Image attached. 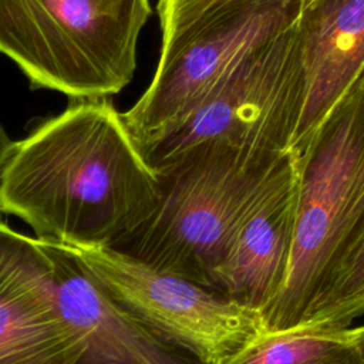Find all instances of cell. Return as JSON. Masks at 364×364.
<instances>
[{
  "label": "cell",
  "mask_w": 364,
  "mask_h": 364,
  "mask_svg": "<svg viewBox=\"0 0 364 364\" xmlns=\"http://www.w3.org/2000/svg\"><path fill=\"white\" fill-rule=\"evenodd\" d=\"M158 199L155 172L107 98L77 100L14 142L0 179L1 213L73 247L114 246Z\"/></svg>",
  "instance_id": "cell-1"
},
{
  "label": "cell",
  "mask_w": 364,
  "mask_h": 364,
  "mask_svg": "<svg viewBox=\"0 0 364 364\" xmlns=\"http://www.w3.org/2000/svg\"><path fill=\"white\" fill-rule=\"evenodd\" d=\"M291 154L293 246L284 283L263 311L267 331L297 327L364 235V68Z\"/></svg>",
  "instance_id": "cell-2"
},
{
  "label": "cell",
  "mask_w": 364,
  "mask_h": 364,
  "mask_svg": "<svg viewBox=\"0 0 364 364\" xmlns=\"http://www.w3.org/2000/svg\"><path fill=\"white\" fill-rule=\"evenodd\" d=\"M287 155L210 142L151 166L156 206L111 249L213 290V272L233 235Z\"/></svg>",
  "instance_id": "cell-3"
},
{
  "label": "cell",
  "mask_w": 364,
  "mask_h": 364,
  "mask_svg": "<svg viewBox=\"0 0 364 364\" xmlns=\"http://www.w3.org/2000/svg\"><path fill=\"white\" fill-rule=\"evenodd\" d=\"M151 13L149 0H0V53L36 87L105 100L132 80Z\"/></svg>",
  "instance_id": "cell-4"
},
{
  "label": "cell",
  "mask_w": 364,
  "mask_h": 364,
  "mask_svg": "<svg viewBox=\"0 0 364 364\" xmlns=\"http://www.w3.org/2000/svg\"><path fill=\"white\" fill-rule=\"evenodd\" d=\"M306 97L297 21L255 48L175 131L141 151L149 166L220 142L270 155L291 152Z\"/></svg>",
  "instance_id": "cell-5"
},
{
  "label": "cell",
  "mask_w": 364,
  "mask_h": 364,
  "mask_svg": "<svg viewBox=\"0 0 364 364\" xmlns=\"http://www.w3.org/2000/svg\"><path fill=\"white\" fill-rule=\"evenodd\" d=\"M304 0H233L159 54L152 81L121 114L144 151L175 131L259 46L291 27Z\"/></svg>",
  "instance_id": "cell-6"
},
{
  "label": "cell",
  "mask_w": 364,
  "mask_h": 364,
  "mask_svg": "<svg viewBox=\"0 0 364 364\" xmlns=\"http://www.w3.org/2000/svg\"><path fill=\"white\" fill-rule=\"evenodd\" d=\"M65 247L122 309L199 364H225L267 331L262 311L212 289L108 246Z\"/></svg>",
  "instance_id": "cell-7"
},
{
  "label": "cell",
  "mask_w": 364,
  "mask_h": 364,
  "mask_svg": "<svg viewBox=\"0 0 364 364\" xmlns=\"http://www.w3.org/2000/svg\"><path fill=\"white\" fill-rule=\"evenodd\" d=\"M41 279L81 364H199L122 309L63 245L40 240Z\"/></svg>",
  "instance_id": "cell-8"
},
{
  "label": "cell",
  "mask_w": 364,
  "mask_h": 364,
  "mask_svg": "<svg viewBox=\"0 0 364 364\" xmlns=\"http://www.w3.org/2000/svg\"><path fill=\"white\" fill-rule=\"evenodd\" d=\"M297 206L290 152L269 178L213 272V290L263 311L279 294L289 267Z\"/></svg>",
  "instance_id": "cell-9"
},
{
  "label": "cell",
  "mask_w": 364,
  "mask_h": 364,
  "mask_svg": "<svg viewBox=\"0 0 364 364\" xmlns=\"http://www.w3.org/2000/svg\"><path fill=\"white\" fill-rule=\"evenodd\" d=\"M37 237L0 222V364H81L44 287Z\"/></svg>",
  "instance_id": "cell-10"
},
{
  "label": "cell",
  "mask_w": 364,
  "mask_h": 364,
  "mask_svg": "<svg viewBox=\"0 0 364 364\" xmlns=\"http://www.w3.org/2000/svg\"><path fill=\"white\" fill-rule=\"evenodd\" d=\"M297 28L306 97L291 152L364 68V0H304Z\"/></svg>",
  "instance_id": "cell-11"
},
{
  "label": "cell",
  "mask_w": 364,
  "mask_h": 364,
  "mask_svg": "<svg viewBox=\"0 0 364 364\" xmlns=\"http://www.w3.org/2000/svg\"><path fill=\"white\" fill-rule=\"evenodd\" d=\"M225 364H364L341 330L266 331Z\"/></svg>",
  "instance_id": "cell-12"
},
{
  "label": "cell",
  "mask_w": 364,
  "mask_h": 364,
  "mask_svg": "<svg viewBox=\"0 0 364 364\" xmlns=\"http://www.w3.org/2000/svg\"><path fill=\"white\" fill-rule=\"evenodd\" d=\"M364 314V235L343 259L294 328L337 331Z\"/></svg>",
  "instance_id": "cell-13"
},
{
  "label": "cell",
  "mask_w": 364,
  "mask_h": 364,
  "mask_svg": "<svg viewBox=\"0 0 364 364\" xmlns=\"http://www.w3.org/2000/svg\"><path fill=\"white\" fill-rule=\"evenodd\" d=\"M230 1L233 0H158L159 54L171 50L193 26Z\"/></svg>",
  "instance_id": "cell-14"
},
{
  "label": "cell",
  "mask_w": 364,
  "mask_h": 364,
  "mask_svg": "<svg viewBox=\"0 0 364 364\" xmlns=\"http://www.w3.org/2000/svg\"><path fill=\"white\" fill-rule=\"evenodd\" d=\"M341 333L357 346V348L360 350V353L364 358V323L360 326H354V327L350 326L347 328H343Z\"/></svg>",
  "instance_id": "cell-15"
},
{
  "label": "cell",
  "mask_w": 364,
  "mask_h": 364,
  "mask_svg": "<svg viewBox=\"0 0 364 364\" xmlns=\"http://www.w3.org/2000/svg\"><path fill=\"white\" fill-rule=\"evenodd\" d=\"M14 142L10 139V136L7 135V132L4 131V128L0 124V179H1V173H3V168L6 165V161L9 158V154L13 148Z\"/></svg>",
  "instance_id": "cell-16"
}]
</instances>
